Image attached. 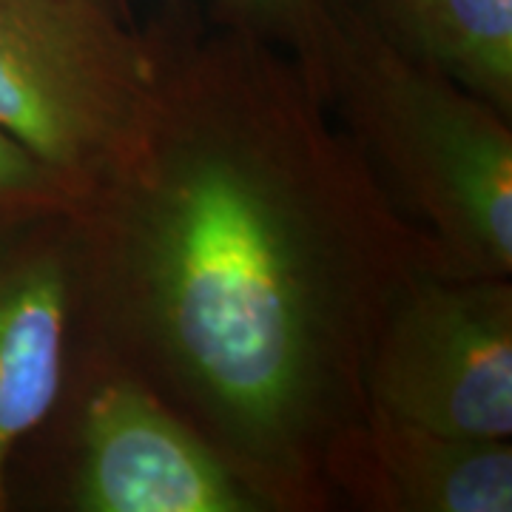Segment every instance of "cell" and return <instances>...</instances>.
<instances>
[{"label": "cell", "instance_id": "1", "mask_svg": "<svg viewBox=\"0 0 512 512\" xmlns=\"http://www.w3.org/2000/svg\"><path fill=\"white\" fill-rule=\"evenodd\" d=\"M157 83L69 208L77 342L151 384L271 512H328L387 302L439 262L322 94L222 23L157 37Z\"/></svg>", "mask_w": 512, "mask_h": 512}, {"label": "cell", "instance_id": "2", "mask_svg": "<svg viewBox=\"0 0 512 512\" xmlns=\"http://www.w3.org/2000/svg\"><path fill=\"white\" fill-rule=\"evenodd\" d=\"M325 103L441 274L512 276L510 114L336 0Z\"/></svg>", "mask_w": 512, "mask_h": 512}, {"label": "cell", "instance_id": "3", "mask_svg": "<svg viewBox=\"0 0 512 512\" xmlns=\"http://www.w3.org/2000/svg\"><path fill=\"white\" fill-rule=\"evenodd\" d=\"M26 444L46 453L40 510L271 512L151 384L77 339L55 410Z\"/></svg>", "mask_w": 512, "mask_h": 512}, {"label": "cell", "instance_id": "4", "mask_svg": "<svg viewBox=\"0 0 512 512\" xmlns=\"http://www.w3.org/2000/svg\"><path fill=\"white\" fill-rule=\"evenodd\" d=\"M157 69V37L103 0H0V131L74 197L143 120Z\"/></svg>", "mask_w": 512, "mask_h": 512}, {"label": "cell", "instance_id": "5", "mask_svg": "<svg viewBox=\"0 0 512 512\" xmlns=\"http://www.w3.org/2000/svg\"><path fill=\"white\" fill-rule=\"evenodd\" d=\"M365 404L464 439H512V276L410 274L365 365Z\"/></svg>", "mask_w": 512, "mask_h": 512}, {"label": "cell", "instance_id": "6", "mask_svg": "<svg viewBox=\"0 0 512 512\" xmlns=\"http://www.w3.org/2000/svg\"><path fill=\"white\" fill-rule=\"evenodd\" d=\"M77 339L69 211L0 225V512L23 444L49 419Z\"/></svg>", "mask_w": 512, "mask_h": 512}, {"label": "cell", "instance_id": "7", "mask_svg": "<svg viewBox=\"0 0 512 512\" xmlns=\"http://www.w3.org/2000/svg\"><path fill=\"white\" fill-rule=\"evenodd\" d=\"M330 510L510 512L512 439H464L365 407L325 458Z\"/></svg>", "mask_w": 512, "mask_h": 512}, {"label": "cell", "instance_id": "8", "mask_svg": "<svg viewBox=\"0 0 512 512\" xmlns=\"http://www.w3.org/2000/svg\"><path fill=\"white\" fill-rule=\"evenodd\" d=\"M402 52L512 114V0H348Z\"/></svg>", "mask_w": 512, "mask_h": 512}, {"label": "cell", "instance_id": "9", "mask_svg": "<svg viewBox=\"0 0 512 512\" xmlns=\"http://www.w3.org/2000/svg\"><path fill=\"white\" fill-rule=\"evenodd\" d=\"M222 23L276 46L325 100L336 0H214Z\"/></svg>", "mask_w": 512, "mask_h": 512}, {"label": "cell", "instance_id": "10", "mask_svg": "<svg viewBox=\"0 0 512 512\" xmlns=\"http://www.w3.org/2000/svg\"><path fill=\"white\" fill-rule=\"evenodd\" d=\"M74 202V191L63 177L0 131V225L63 214Z\"/></svg>", "mask_w": 512, "mask_h": 512}]
</instances>
